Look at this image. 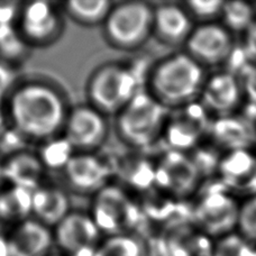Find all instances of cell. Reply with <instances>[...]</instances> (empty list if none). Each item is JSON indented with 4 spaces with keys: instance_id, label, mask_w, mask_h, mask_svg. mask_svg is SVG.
Wrapping results in <instances>:
<instances>
[{
    "instance_id": "cell-12",
    "label": "cell",
    "mask_w": 256,
    "mask_h": 256,
    "mask_svg": "<svg viewBox=\"0 0 256 256\" xmlns=\"http://www.w3.org/2000/svg\"><path fill=\"white\" fill-rule=\"evenodd\" d=\"M225 188V184L210 186L194 212L196 220L209 234H224L238 222L240 212L234 201L224 194Z\"/></svg>"
},
{
    "instance_id": "cell-9",
    "label": "cell",
    "mask_w": 256,
    "mask_h": 256,
    "mask_svg": "<svg viewBox=\"0 0 256 256\" xmlns=\"http://www.w3.org/2000/svg\"><path fill=\"white\" fill-rule=\"evenodd\" d=\"M60 173L68 192L91 196L110 184L112 176L110 166L97 153H74Z\"/></svg>"
},
{
    "instance_id": "cell-3",
    "label": "cell",
    "mask_w": 256,
    "mask_h": 256,
    "mask_svg": "<svg viewBox=\"0 0 256 256\" xmlns=\"http://www.w3.org/2000/svg\"><path fill=\"white\" fill-rule=\"evenodd\" d=\"M170 112L144 89L114 117V130L122 144L140 152L163 140Z\"/></svg>"
},
{
    "instance_id": "cell-35",
    "label": "cell",
    "mask_w": 256,
    "mask_h": 256,
    "mask_svg": "<svg viewBox=\"0 0 256 256\" xmlns=\"http://www.w3.org/2000/svg\"><path fill=\"white\" fill-rule=\"evenodd\" d=\"M8 135H10V130H9L6 112H4L2 99L0 98V143L4 142Z\"/></svg>"
},
{
    "instance_id": "cell-22",
    "label": "cell",
    "mask_w": 256,
    "mask_h": 256,
    "mask_svg": "<svg viewBox=\"0 0 256 256\" xmlns=\"http://www.w3.org/2000/svg\"><path fill=\"white\" fill-rule=\"evenodd\" d=\"M32 217V191L4 184L0 188V220L12 226Z\"/></svg>"
},
{
    "instance_id": "cell-27",
    "label": "cell",
    "mask_w": 256,
    "mask_h": 256,
    "mask_svg": "<svg viewBox=\"0 0 256 256\" xmlns=\"http://www.w3.org/2000/svg\"><path fill=\"white\" fill-rule=\"evenodd\" d=\"M224 16L227 25L235 30L248 28L252 25L253 9L248 4L232 2L224 4Z\"/></svg>"
},
{
    "instance_id": "cell-4",
    "label": "cell",
    "mask_w": 256,
    "mask_h": 256,
    "mask_svg": "<svg viewBox=\"0 0 256 256\" xmlns=\"http://www.w3.org/2000/svg\"><path fill=\"white\" fill-rule=\"evenodd\" d=\"M144 89L145 78L132 64L106 62L96 68L86 80V102L114 118Z\"/></svg>"
},
{
    "instance_id": "cell-11",
    "label": "cell",
    "mask_w": 256,
    "mask_h": 256,
    "mask_svg": "<svg viewBox=\"0 0 256 256\" xmlns=\"http://www.w3.org/2000/svg\"><path fill=\"white\" fill-rule=\"evenodd\" d=\"M54 244L68 256L82 252L97 250L102 232L96 225L89 212L72 210L53 228Z\"/></svg>"
},
{
    "instance_id": "cell-17",
    "label": "cell",
    "mask_w": 256,
    "mask_h": 256,
    "mask_svg": "<svg viewBox=\"0 0 256 256\" xmlns=\"http://www.w3.org/2000/svg\"><path fill=\"white\" fill-rule=\"evenodd\" d=\"M6 243L9 256H48L54 244L53 230L30 217L12 226Z\"/></svg>"
},
{
    "instance_id": "cell-8",
    "label": "cell",
    "mask_w": 256,
    "mask_h": 256,
    "mask_svg": "<svg viewBox=\"0 0 256 256\" xmlns=\"http://www.w3.org/2000/svg\"><path fill=\"white\" fill-rule=\"evenodd\" d=\"M109 135L108 117L88 102L72 106L62 137L74 153H97Z\"/></svg>"
},
{
    "instance_id": "cell-13",
    "label": "cell",
    "mask_w": 256,
    "mask_h": 256,
    "mask_svg": "<svg viewBox=\"0 0 256 256\" xmlns=\"http://www.w3.org/2000/svg\"><path fill=\"white\" fill-rule=\"evenodd\" d=\"M208 126L204 107L191 102L176 109L174 114L170 112L163 140L168 145V150L184 152L196 143L201 132Z\"/></svg>"
},
{
    "instance_id": "cell-18",
    "label": "cell",
    "mask_w": 256,
    "mask_h": 256,
    "mask_svg": "<svg viewBox=\"0 0 256 256\" xmlns=\"http://www.w3.org/2000/svg\"><path fill=\"white\" fill-rule=\"evenodd\" d=\"M72 210L70 192L63 186L48 181L32 192V218L52 230Z\"/></svg>"
},
{
    "instance_id": "cell-28",
    "label": "cell",
    "mask_w": 256,
    "mask_h": 256,
    "mask_svg": "<svg viewBox=\"0 0 256 256\" xmlns=\"http://www.w3.org/2000/svg\"><path fill=\"white\" fill-rule=\"evenodd\" d=\"M184 7L191 17L198 20H208L216 17L222 10L224 2L218 0H190Z\"/></svg>"
},
{
    "instance_id": "cell-23",
    "label": "cell",
    "mask_w": 256,
    "mask_h": 256,
    "mask_svg": "<svg viewBox=\"0 0 256 256\" xmlns=\"http://www.w3.org/2000/svg\"><path fill=\"white\" fill-rule=\"evenodd\" d=\"M212 130L219 144L234 150H245L254 140L250 126L237 118H222L214 122Z\"/></svg>"
},
{
    "instance_id": "cell-15",
    "label": "cell",
    "mask_w": 256,
    "mask_h": 256,
    "mask_svg": "<svg viewBox=\"0 0 256 256\" xmlns=\"http://www.w3.org/2000/svg\"><path fill=\"white\" fill-rule=\"evenodd\" d=\"M184 48L186 53L201 66H214L228 60L232 51L230 38L226 30L212 24L194 28Z\"/></svg>"
},
{
    "instance_id": "cell-33",
    "label": "cell",
    "mask_w": 256,
    "mask_h": 256,
    "mask_svg": "<svg viewBox=\"0 0 256 256\" xmlns=\"http://www.w3.org/2000/svg\"><path fill=\"white\" fill-rule=\"evenodd\" d=\"M242 76L244 78V84L248 98L254 104H256V68L252 66H246L240 70Z\"/></svg>"
},
{
    "instance_id": "cell-34",
    "label": "cell",
    "mask_w": 256,
    "mask_h": 256,
    "mask_svg": "<svg viewBox=\"0 0 256 256\" xmlns=\"http://www.w3.org/2000/svg\"><path fill=\"white\" fill-rule=\"evenodd\" d=\"M244 50L248 58L256 62V22H252V25L248 27L246 46Z\"/></svg>"
},
{
    "instance_id": "cell-5",
    "label": "cell",
    "mask_w": 256,
    "mask_h": 256,
    "mask_svg": "<svg viewBox=\"0 0 256 256\" xmlns=\"http://www.w3.org/2000/svg\"><path fill=\"white\" fill-rule=\"evenodd\" d=\"M155 4L146 2L115 4L102 25L109 48L132 52L140 48L153 36Z\"/></svg>"
},
{
    "instance_id": "cell-6",
    "label": "cell",
    "mask_w": 256,
    "mask_h": 256,
    "mask_svg": "<svg viewBox=\"0 0 256 256\" xmlns=\"http://www.w3.org/2000/svg\"><path fill=\"white\" fill-rule=\"evenodd\" d=\"M89 214L107 237L137 232L142 219L137 201L126 188L112 182L91 196Z\"/></svg>"
},
{
    "instance_id": "cell-31",
    "label": "cell",
    "mask_w": 256,
    "mask_h": 256,
    "mask_svg": "<svg viewBox=\"0 0 256 256\" xmlns=\"http://www.w3.org/2000/svg\"><path fill=\"white\" fill-rule=\"evenodd\" d=\"M16 68L12 64L0 60V98L2 99L4 98V96L20 79V76L16 74Z\"/></svg>"
},
{
    "instance_id": "cell-14",
    "label": "cell",
    "mask_w": 256,
    "mask_h": 256,
    "mask_svg": "<svg viewBox=\"0 0 256 256\" xmlns=\"http://www.w3.org/2000/svg\"><path fill=\"white\" fill-rule=\"evenodd\" d=\"M4 184L33 192L48 182V170L40 154L18 148L2 158Z\"/></svg>"
},
{
    "instance_id": "cell-25",
    "label": "cell",
    "mask_w": 256,
    "mask_h": 256,
    "mask_svg": "<svg viewBox=\"0 0 256 256\" xmlns=\"http://www.w3.org/2000/svg\"><path fill=\"white\" fill-rule=\"evenodd\" d=\"M30 48L16 30V26L0 30V60L17 68L30 56Z\"/></svg>"
},
{
    "instance_id": "cell-29",
    "label": "cell",
    "mask_w": 256,
    "mask_h": 256,
    "mask_svg": "<svg viewBox=\"0 0 256 256\" xmlns=\"http://www.w3.org/2000/svg\"><path fill=\"white\" fill-rule=\"evenodd\" d=\"M238 224L245 238L256 245V198L248 201L240 210Z\"/></svg>"
},
{
    "instance_id": "cell-10",
    "label": "cell",
    "mask_w": 256,
    "mask_h": 256,
    "mask_svg": "<svg viewBox=\"0 0 256 256\" xmlns=\"http://www.w3.org/2000/svg\"><path fill=\"white\" fill-rule=\"evenodd\" d=\"M200 173L192 158L184 152L168 150L155 162V188L184 199L194 191Z\"/></svg>"
},
{
    "instance_id": "cell-2",
    "label": "cell",
    "mask_w": 256,
    "mask_h": 256,
    "mask_svg": "<svg viewBox=\"0 0 256 256\" xmlns=\"http://www.w3.org/2000/svg\"><path fill=\"white\" fill-rule=\"evenodd\" d=\"M202 82L201 64L188 53L174 52L148 68L145 90L172 112L191 104L201 91Z\"/></svg>"
},
{
    "instance_id": "cell-32",
    "label": "cell",
    "mask_w": 256,
    "mask_h": 256,
    "mask_svg": "<svg viewBox=\"0 0 256 256\" xmlns=\"http://www.w3.org/2000/svg\"><path fill=\"white\" fill-rule=\"evenodd\" d=\"M191 158L198 168L200 176L209 174L217 166V156L212 152H207V150H201V152L196 153L194 156Z\"/></svg>"
},
{
    "instance_id": "cell-21",
    "label": "cell",
    "mask_w": 256,
    "mask_h": 256,
    "mask_svg": "<svg viewBox=\"0 0 256 256\" xmlns=\"http://www.w3.org/2000/svg\"><path fill=\"white\" fill-rule=\"evenodd\" d=\"M64 15L84 27L102 26L114 6L108 0H72L60 2Z\"/></svg>"
},
{
    "instance_id": "cell-16",
    "label": "cell",
    "mask_w": 256,
    "mask_h": 256,
    "mask_svg": "<svg viewBox=\"0 0 256 256\" xmlns=\"http://www.w3.org/2000/svg\"><path fill=\"white\" fill-rule=\"evenodd\" d=\"M192 30V17L182 4L174 2L155 4L153 36L160 43L170 48L184 45Z\"/></svg>"
},
{
    "instance_id": "cell-30",
    "label": "cell",
    "mask_w": 256,
    "mask_h": 256,
    "mask_svg": "<svg viewBox=\"0 0 256 256\" xmlns=\"http://www.w3.org/2000/svg\"><path fill=\"white\" fill-rule=\"evenodd\" d=\"M20 7V2H0V30L16 26Z\"/></svg>"
},
{
    "instance_id": "cell-36",
    "label": "cell",
    "mask_w": 256,
    "mask_h": 256,
    "mask_svg": "<svg viewBox=\"0 0 256 256\" xmlns=\"http://www.w3.org/2000/svg\"><path fill=\"white\" fill-rule=\"evenodd\" d=\"M4 184V168H2V158H0V188Z\"/></svg>"
},
{
    "instance_id": "cell-26",
    "label": "cell",
    "mask_w": 256,
    "mask_h": 256,
    "mask_svg": "<svg viewBox=\"0 0 256 256\" xmlns=\"http://www.w3.org/2000/svg\"><path fill=\"white\" fill-rule=\"evenodd\" d=\"M40 146H42V150L38 153L40 154V158L43 160L48 171L56 170L58 172H60L62 168L68 161V158L74 154V152H73L66 142L64 140L62 136L53 140H50Z\"/></svg>"
},
{
    "instance_id": "cell-20",
    "label": "cell",
    "mask_w": 256,
    "mask_h": 256,
    "mask_svg": "<svg viewBox=\"0 0 256 256\" xmlns=\"http://www.w3.org/2000/svg\"><path fill=\"white\" fill-rule=\"evenodd\" d=\"M240 92L235 78L230 73L214 76L202 92L206 106L218 112H227L236 106Z\"/></svg>"
},
{
    "instance_id": "cell-19",
    "label": "cell",
    "mask_w": 256,
    "mask_h": 256,
    "mask_svg": "<svg viewBox=\"0 0 256 256\" xmlns=\"http://www.w3.org/2000/svg\"><path fill=\"white\" fill-rule=\"evenodd\" d=\"M220 171L226 186L256 190V161L245 150L228 155L220 163Z\"/></svg>"
},
{
    "instance_id": "cell-1",
    "label": "cell",
    "mask_w": 256,
    "mask_h": 256,
    "mask_svg": "<svg viewBox=\"0 0 256 256\" xmlns=\"http://www.w3.org/2000/svg\"><path fill=\"white\" fill-rule=\"evenodd\" d=\"M2 102L12 135L38 145L62 136L72 107L60 84L38 76L20 78Z\"/></svg>"
},
{
    "instance_id": "cell-24",
    "label": "cell",
    "mask_w": 256,
    "mask_h": 256,
    "mask_svg": "<svg viewBox=\"0 0 256 256\" xmlns=\"http://www.w3.org/2000/svg\"><path fill=\"white\" fill-rule=\"evenodd\" d=\"M148 242L138 232L108 236L100 243L94 256H150Z\"/></svg>"
},
{
    "instance_id": "cell-7",
    "label": "cell",
    "mask_w": 256,
    "mask_h": 256,
    "mask_svg": "<svg viewBox=\"0 0 256 256\" xmlns=\"http://www.w3.org/2000/svg\"><path fill=\"white\" fill-rule=\"evenodd\" d=\"M60 2H22L16 30L30 48H48L56 43L66 30Z\"/></svg>"
}]
</instances>
